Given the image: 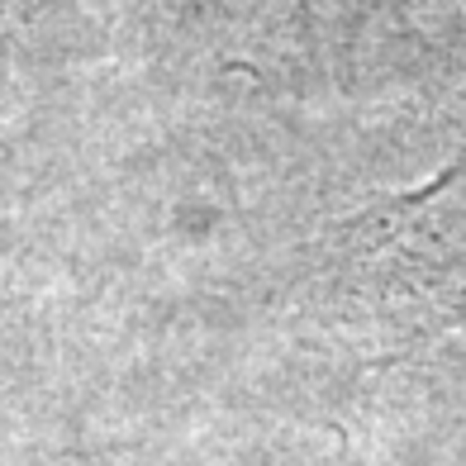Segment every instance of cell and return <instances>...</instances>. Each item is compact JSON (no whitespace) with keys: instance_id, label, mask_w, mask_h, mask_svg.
Wrapping results in <instances>:
<instances>
[{"instance_id":"obj_1","label":"cell","mask_w":466,"mask_h":466,"mask_svg":"<svg viewBox=\"0 0 466 466\" xmlns=\"http://www.w3.org/2000/svg\"><path fill=\"white\" fill-rule=\"evenodd\" d=\"M376 252L390 300L410 314L414 333L429 338L466 324V162L400 205Z\"/></svg>"}]
</instances>
